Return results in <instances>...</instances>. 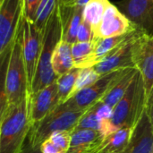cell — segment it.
<instances>
[{"mask_svg":"<svg viewBox=\"0 0 153 153\" xmlns=\"http://www.w3.org/2000/svg\"><path fill=\"white\" fill-rule=\"evenodd\" d=\"M106 137L100 131L74 129L72 132L71 144L66 153H95L99 151Z\"/></svg>","mask_w":153,"mask_h":153,"instance_id":"2e32d148","label":"cell"},{"mask_svg":"<svg viewBox=\"0 0 153 153\" xmlns=\"http://www.w3.org/2000/svg\"><path fill=\"white\" fill-rule=\"evenodd\" d=\"M74 1H75V0H60V2H61L64 5H65V6H69V5L72 4Z\"/></svg>","mask_w":153,"mask_h":153,"instance_id":"d590c367","label":"cell"},{"mask_svg":"<svg viewBox=\"0 0 153 153\" xmlns=\"http://www.w3.org/2000/svg\"><path fill=\"white\" fill-rule=\"evenodd\" d=\"M147 111H148V115H149V117H150V121L152 123V129H153V104L147 108Z\"/></svg>","mask_w":153,"mask_h":153,"instance_id":"836d02e7","label":"cell"},{"mask_svg":"<svg viewBox=\"0 0 153 153\" xmlns=\"http://www.w3.org/2000/svg\"><path fill=\"white\" fill-rule=\"evenodd\" d=\"M134 128H121L106 137L96 153H122L129 143Z\"/></svg>","mask_w":153,"mask_h":153,"instance_id":"d6986e66","label":"cell"},{"mask_svg":"<svg viewBox=\"0 0 153 153\" xmlns=\"http://www.w3.org/2000/svg\"><path fill=\"white\" fill-rule=\"evenodd\" d=\"M136 72V68L126 69L124 73L119 76V78L114 82L106 95L101 99L100 102H103L114 108L126 94Z\"/></svg>","mask_w":153,"mask_h":153,"instance_id":"e0dca14e","label":"cell"},{"mask_svg":"<svg viewBox=\"0 0 153 153\" xmlns=\"http://www.w3.org/2000/svg\"><path fill=\"white\" fill-rule=\"evenodd\" d=\"M153 104V86L152 91H151V93L149 95V98H148V102H147V108L151 107Z\"/></svg>","mask_w":153,"mask_h":153,"instance_id":"e575fe53","label":"cell"},{"mask_svg":"<svg viewBox=\"0 0 153 153\" xmlns=\"http://www.w3.org/2000/svg\"><path fill=\"white\" fill-rule=\"evenodd\" d=\"M24 18V0H0V65L8 60Z\"/></svg>","mask_w":153,"mask_h":153,"instance_id":"8992f818","label":"cell"},{"mask_svg":"<svg viewBox=\"0 0 153 153\" xmlns=\"http://www.w3.org/2000/svg\"><path fill=\"white\" fill-rule=\"evenodd\" d=\"M126 69L101 75L93 84L76 92L65 104L71 109L85 111L100 101Z\"/></svg>","mask_w":153,"mask_h":153,"instance_id":"52a82bcc","label":"cell"},{"mask_svg":"<svg viewBox=\"0 0 153 153\" xmlns=\"http://www.w3.org/2000/svg\"><path fill=\"white\" fill-rule=\"evenodd\" d=\"M110 4L111 3L109 0H90L83 7V21L88 22L92 27L93 35L100 23L101 22L105 12Z\"/></svg>","mask_w":153,"mask_h":153,"instance_id":"ffe728a7","label":"cell"},{"mask_svg":"<svg viewBox=\"0 0 153 153\" xmlns=\"http://www.w3.org/2000/svg\"><path fill=\"white\" fill-rule=\"evenodd\" d=\"M80 70L81 68L74 67L68 73L57 77L56 83L58 87L59 104L66 102L72 97Z\"/></svg>","mask_w":153,"mask_h":153,"instance_id":"cb8c5ba5","label":"cell"},{"mask_svg":"<svg viewBox=\"0 0 153 153\" xmlns=\"http://www.w3.org/2000/svg\"><path fill=\"white\" fill-rule=\"evenodd\" d=\"M31 129L30 95L0 111V153H20Z\"/></svg>","mask_w":153,"mask_h":153,"instance_id":"6da1fadb","label":"cell"},{"mask_svg":"<svg viewBox=\"0 0 153 153\" xmlns=\"http://www.w3.org/2000/svg\"><path fill=\"white\" fill-rule=\"evenodd\" d=\"M93 110L96 112V114L103 120L105 121H110L113 117V110L114 108L110 106L103 103V102H97L95 105L91 107Z\"/></svg>","mask_w":153,"mask_h":153,"instance_id":"f1b7e54d","label":"cell"},{"mask_svg":"<svg viewBox=\"0 0 153 153\" xmlns=\"http://www.w3.org/2000/svg\"><path fill=\"white\" fill-rule=\"evenodd\" d=\"M147 102L145 85L137 70L126 94L114 108L110 120L112 134L121 128H134L147 108Z\"/></svg>","mask_w":153,"mask_h":153,"instance_id":"3957f363","label":"cell"},{"mask_svg":"<svg viewBox=\"0 0 153 153\" xmlns=\"http://www.w3.org/2000/svg\"><path fill=\"white\" fill-rule=\"evenodd\" d=\"M75 129H91L100 131L106 136L112 134L110 121H105L101 119L92 108H90L85 114L80 119Z\"/></svg>","mask_w":153,"mask_h":153,"instance_id":"603a6c76","label":"cell"},{"mask_svg":"<svg viewBox=\"0 0 153 153\" xmlns=\"http://www.w3.org/2000/svg\"><path fill=\"white\" fill-rule=\"evenodd\" d=\"M90 0H75L72 4H70L69 6H81V7H84L86 5V4L89 2Z\"/></svg>","mask_w":153,"mask_h":153,"instance_id":"d6a6232c","label":"cell"},{"mask_svg":"<svg viewBox=\"0 0 153 153\" xmlns=\"http://www.w3.org/2000/svg\"><path fill=\"white\" fill-rule=\"evenodd\" d=\"M100 77V75L95 71V69L93 67L82 68L80 70L79 74H78V77H77L76 82H75V86H74L72 97L76 92H78L79 91H81V90H82V89H84L86 87H89L91 84H93Z\"/></svg>","mask_w":153,"mask_h":153,"instance_id":"484cf974","label":"cell"},{"mask_svg":"<svg viewBox=\"0 0 153 153\" xmlns=\"http://www.w3.org/2000/svg\"><path fill=\"white\" fill-rule=\"evenodd\" d=\"M52 66L57 77L74 68V62L72 55V44L60 39L53 53Z\"/></svg>","mask_w":153,"mask_h":153,"instance_id":"ac0fdd59","label":"cell"},{"mask_svg":"<svg viewBox=\"0 0 153 153\" xmlns=\"http://www.w3.org/2000/svg\"><path fill=\"white\" fill-rule=\"evenodd\" d=\"M122 153H153V129L147 108L134 126L129 143Z\"/></svg>","mask_w":153,"mask_h":153,"instance_id":"5bb4252c","label":"cell"},{"mask_svg":"<svg viewBox=\"0 0 153 153\" xmlns=\"http://www.w3.org/2000/svg\"><path fill=\"white\" fill-rule=\"evenodd\" d=\"M42 153H64L61 152L49 139H47L39 145Z\"/></svg>","mask_w":153,"mask_h":153,"instance_id":"4dcf8cb0","label":"cell"},{"mask_svg":"<svg viewBox=\"0 0 153 153\" xmlns=\"http://www.w3.org/2000/svg\"><path fill=\"white\" fill-rule=\"evenodd\" d=\"M20 37L30 91V87L36 74L38 63L41 54L43 31L38 29L34 22L24 18Z\"/></svg>","mask_w":153,"mask_h":153,"instance_id":"ba28073f","label":"cell"},{"mask_svg":"<svg viewBox=\"0 0 153 153\" xmlns=\"http://www.w3.org/2000/svg\"><path fill=\"white\" fill-rule=\"evenodd\" d=\"M136 30L128 18L121 13L115 4L107 8L101 22L94 32L93 40L127 34Z\"/></svg>","mask_w":153,"mask_h":153,"instance_id":"7c38bea8","label":"cell"},{"mask_svg":"<svg viewBox=\"0 0 153 153\" xmlns=\"http://www.w3.org/2000/svg\"><path fill=\"white\" fill-rule=\"evenodd\" d=\"M40 0H24V16L25 19L34 21V16Z\"/></svg>","mask_w":153,"mask_h":153,"instance_id":"f546056e","label":"cell"},{"mask_svg":"<svg viewBox=\"0 0 153 153\" xmlns=\"http://www.w3.org/2000/svg\"><path fill=\"white\" fill-rule=\"evenodd\" d=\"M85 111H76L69 108L65 103L59 104L41 121L31 126L28 140L31 146H39L56 132H73Z\"/></svg>","mask_w":153,"mask_h":153,"instance_id":"5b68a950","label":"cell"},{"mask_svg":"<svg viewBox=\"0 0 153 153\" xmlns=\"http://www.w3.org/2000/svg\"><path fill=\"white\" fill-rule=\"evenodd\" d=\"M61 21L58 9L56 7V11L48 19L43 30L41 54L30 87V95L35 94L56 81L57 76L52 66V56L57 43L61 39Z\"/></svg>","mask_w":153,"mask_h":153,"instance_id":"277c9868","label":"cell"},{"mask_svg":"<svg viewBox=\"0 0 153 153\" xmlns=\"http://www.w3.org/2000/svg\"><path fill=\"white\" fill-rule=\"evenodd\" d=\"M93 30L92 27L86 22L85 21H82L81 25L77 33V41L78 42H90L93 40Z\"/></svg>","mask_w":153,"mask_h":153,"instance_id":"83f0119b","label":"cell"},{"mask_svg":"<svg viewBox=\"0 0 153 153\" xmlns=\"http://www.w3.org/2000/svg\"><path fill=\"white\" fill-rule=\"evenodd\" d=\"M95 43L90 42H78L76 41L72 45V55L76 68L91 67V59L94 52Z\"/></svg>","mask_w":153,"mask_h":153,"instance_id":"7402d4cb","label":"cell"},{"mask_svg":"<svg viewBox=\"0 0 153 153\" xmlns=\"http://www.w3.org/2000/svg\"><path fill=\"white\" fill-rule=\"evenodd\" d=\"M61 152H67L69 150L71 140H72V132L70 131H62L53 133L48 138Z\"/></svg>","mask_w":153,"mask_h":153,"instance_id":"4316f807","label":"cell"},{"mask_svg":"<svg viewBox=\"0 0 153 153\" xmlns=\"http://www.w3.org/2000/svg\"><path fill=\"white\" fill-rule=\"evenodd\" d=\"M57 9L62 27L61 39L73 45L77 41L78 30L83 19V7L65 6L59 0Z\"/></svg>","mask_w":153,"mask_h":153,"instance_id":"9a60e30c","label":"cell"},{"mask_svg":"<svg viewBox=\"0 0 153 153\" xmlns=\"http://www.w3.org/2000/svg\"><path fill=\"white\" fill-rule=\"evenodd\" d=\"M141 32L143 31L137 29L131 31L117 48L105 59L93 66L95 71L101 76L117 70L135 68L133 60V47L136 38Z\"/></svg>","mask_w":153,"mask_h":153,"instance_id":"9c48e42d","label":"cell"},{"mask_svg":"<svg viewBox=\"0 0 153 153\" xmlns=\"http://www.w3.org/2000/svg\"><path fill=\"white\" fill-rule=\"evenodd\" d=\"M115 4L137 30L153 36V0H122Z\"/></svg>","mask_w":153,"mask_h":153,"instance_id":"8fae6325","label":"cell"},{"mask_svg":"<svg viewBox=\"0 0 153 153\" xmlns=\"http://www.w3.org/2000/svg\"><path fill=\"white\" fill-rule=\"evenodd\" d=\"M133 60L143 77L149 98L153 86V36L143 32L138 35L133 47Z\"/></svg>","mask_w":153,"mask_h":153,"instance_id":"30bf717a","label":"cell"},{"mask_svg":"<svg viewBox=\"0 0 153 153\" xmlns=\"http://www.w3.org/2000/svg\"><path fill=\"white\" fill-rule=\"evenodd\" d=\"M0 67L2 73L1 111L6 105L20 103L30 93L20 34L13 43L8 60Z\"/></svg>","mask_w":153,"mask_h":153,"instance_id":"7a4b0ae2","label":"cell"},{"mask_svg":"<svg viewBox=\"0 0 153 153\" xmlns=\"http://www.w3.org/2000/svg\"><path fill=\"white\" fill-rule=\"evenodd\" d=\"M58 3L59 0H40L33 22L41 31L44 30L48 19L56 11Z\"/></svg>","mask_w":153,"mask_h":153,"instance_id":"d4e9b609","label":"cell"},{"mask_svg":"<svg viewBox=\"0 0 153 153\" xmlns=\"http://www.w3.org/2000/svg\"><path fill=\"white\" fill-rule=\"evenodd\" d=\"M58 105L59 98L56 81L35 94L30 95V118L31 126L41 121Z\"/></svg>","mask_w":153,"mask_h":153,"instance_id":"4fadbf2b","label":"cell"},{"mask_svg":"<svg viewBox=\"0 0 153 153\" xmlns=\"http://www.w3.org/2000/svg\"><path fill=\"white\" fill-rule=\"evenodd\" d=\"M20 153H42L40 151L39 146H31L30 144L24 145L23 149Z\"/></svg>","mask_w":153,"mask_h":153,"instance_id":"1f68e13d","label":"cell"},{"mask_svg":"<svg viewBox=\"0 0 153 153\" xmlns=\"http://www.w3.org/2000/svg\"><path fill=\"white\" fill-rule=\"evenodd\" d=\"M131 32V31H130ZM127 34L117 36V37H110V38H105V39H99L96 40H93L95 43L94 52L91 59V67L101 62L103 59H105L115 48H117L127 37Z\"/></svg>","mask_w":153,"mask_h":153,"instance_id":"44dd1931","label":"cell"}]
</instances>
